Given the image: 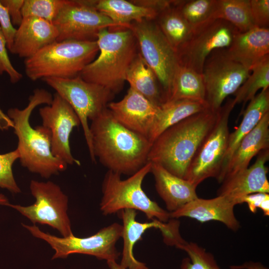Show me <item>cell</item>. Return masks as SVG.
<instances>
[{
  "instance_id": "obj_38",
  "label": "cell",
  "mask_w": 269,
  "mask_h": 269,
  "mask_svg": "<svg viewBox=\"0 0 269 269\" xmlns=\"http://www.w3.org/2000/svg\"><path fill=\"white\" fill-rule=\"evenodd\" d=\"M0 27L5 37L7 48L10 51L16 32L12 23L10 15L7 8L3 6L0 0Z\"/></svg>"
},
{
  "instance_id": "obj_42",
  "label": "cell",
  "mask_w": 269,
  "mask_h": 269,
  "mask_svg": "<svg viewBox=\"0 0 269 269\" xmlns=\"http://www.w3.org/2000/svg\"><path fill=\"white\" fill-rule=\"evenodd\" d=\"M229 269H269V268L260 262L250 261L240 265L231 266Z\"/></svg>"
},
{
  "instance_id": "obj_43",
  "label": "cell",
  "mask_w": 269,
  "mask_h": 269,
  "mask_svg": "<svg viewBox=\"0 0 269 269\" xmlns=\"http://www.w3.org/2000/svg\"><path fill=\"white\" fill-rule=\"evenodd\" d=\"M13 127L12 121L0 109V129L7 130L10 128H13Z\"/></svg>"
},
{
  "instance_id": "obj_34",
  "label": "cell",
  "mask_w": 269,
  "mask_h": 269,
  "mask_svg": "<svg viewBox=\"0 0 269 269\" xmlns=\"http://www.w3.org/2000/svg\"><path fill=\"white\" fill-rule=\"evenodd\" d=\"M67 0H24L23 18L35 17L52 23Z\"/></svg>"
},
{
  "instance_id": "obj_5",
  "label": "cell",
  "mask_w": 269,
  "mask_h": 269,
  "mask_svg": "<svg viewBox=\"0 0 269 269\" xmlns=\"http://www.w3.org/2000/svg\"><path fill=\"white\" fill-rule=\"evenodd\" d=\"M98 52L97 41H56L25 59V72L32 81L74 78L95 59Z\"/></svg>"
},
{
  "instance_id": "obj_12",
  "label": "cell",
  "mask_w": 269,
  "mask_h": 269,
  "mask_svg": "<svg viewBox=\"0 0 269 269\" xmlns=\"http://www.w3.org/2000/svg\"><path fill=\"white\" fill-rule=\"evenodd\" d=\"M95 0H69L53 21L58 35L57 41H96L103 29H121L94 6Z\"/></svg>"
},
{
  "instance_id": "obj_10",
  "label": "cell",
  "mask_w": 269,
  "mask_h": 269,
  "mask_svg": "<svg viewBox=\"0 0 269 269\" xmlns=\"http://www.w3.org/2000/svg\"><path fill=\"white\" fill-rule=\"evenodd\" d=\"M236 103L229 98L219 110L217 120L206 136L187 168L184 179L196 187L209 177L218 179L226 154L229 135V119Z\"/></svg>"
},
{
  "instance_id": "obj_36",
  "label": "cell",
  "mask_w": 269,
  "mask_h": 269,
  "mask_svg": "<svg viewBox=\"0 0 269 269\" xmlns=\"http://www.w3.org/2000/svg\"><path fill=\"white\" fill-rule=\"evenodd\" d=\"M7 45L5 37L0 27V75L6 73L12 83L19 82L22 75L13 66L7 52Z\"/></svg>"
},
{
  "instance_id": "obj_14",
  "label": "cell",
  "mask_w": 269,
  "mask_h": 269,
  "mask_svg": "<svg viewBox=\"0 0 269 269\" xmlns=\"http://www.w3.org/2000/svg\"><path fill=\"white\" fill-rule=\"evenodd\" d=\"M238 31L230 23L220 19L194 30L176 51L179 64L202 74L209 54L214 50L228 48Z\"/></svg>"
},
{
  "instance_id": "obj_9",
  "label": "cell",
  "mask_w": 269,
  "mask_h": 269,
  "mask_svg": "<svg viewBox=\"0 0 269 269\" xmlns=\"http://www.w3.org/2000/svg\"><path fill=\"white\" fill-rule=\"evenodd\" d=\"M34 237L42 239L55 251L52 259H65L73 254L93 256L99 260L116 261L120 256L116 245L121 238L122 225L117 223L100 229L96 234L87 237L80 238L74 235L59 237L45 233L35 225L22 223Z\"/></svg>"
},
{
  "instance_id": "obj_26",
  "label": "cell",
  "mask_w": 269,
  "mask_h": 269,
  "mask_svg": "<svg viewBox=\"0 0 269 269\" xmlns=\"http://www.w3.org/2000/svg\"><path fill=\"white\" fill-rule=\"evenodd\" d=\"M210 109L205 100L181 99L168 101L160 107V111L148 139L152 143L163 132L184 119Z\"/></svg>"
},
{
  "instance_id": "obj_46",
  "label": "cell",
  "mask_w": 269,
  "mask_h": 269,
  "mask_svg": "<svg viewBox=\"0 0 269 269\" xmlns=\"http://www.w3.org/2000/svg\"><path fill=\"white\" fill-rule=\"evenodd\" d=\"M9 202L7 197L2 194L0 193V205L8 206Z\"/></svg>"
},
{
  "instance_id": "obj_27",
  "label": "cell",
  "mask_w": 269,
  "mask_h": 269,
  "mask_svg": "<svg viewBox=\"0 0 269 269\" xmlns=\"http://www.w3.org/2000/svg\"><path fill=\"white\" fill-rule=\"evenodd\" d=\"M126 81L129 83L130 87L155 105L160 107L165 102L164 93L156 74L139 52L128 70Z\"/></svg>"
},
{
  "instance_id": "obj_1",
  "label": "cell",
  "mask_w": 269,
  "mask_h": 269,
  "mask_svg": "<svg viewBox=\"0 0 269 269\" xmlns=\"http://www.w3.org/2000/svg\"><path fill=\"white\" fill-rule=\"evenodd\" d=\"M90 131L94 156L108 170L131 175L147 163L148 138L121 124L108 108L92 120Z\"/></svg>"
},
{
  "instance_id": "obj_11",
  "label": "cell",
  "mask_w": 269,
  "mask_h": 269,
  "mask_svg": "<svg viewBox=\"0 0 269 269\" xmlns=\"http://www.w3.org/2000/svg\"><path fill=\"white\" fill-rule=\"evenodd\" d=\"M30 190L35 198L33 204L23 206L9 204V206L28 219L34 225H47L66 237L73 235L68 216V198L59 185L48 181L32 180Z\"/></svg>"
},
{
  "instance_id": "obj_30",
  "label": "cell",
  "mask_w": 269,
  "mask_h": 269,
  "mask_svg": "<svg viewBox=\"0 0 269 269\" xmlns=\"http://www.w3.org/2000/svg\"><path fill=\"white\" fill-rule=\"evenodd\" d=\"M216 19L227 21L240 32L255 26L252 19L250 0H218L214 14Z\"/></svg>"
},
{
  "instance_id": "obj_20",
  "label": "cell",
  "mask_w": 269,
  "mask_h": 269,
  "mask_svg": "<svg viewBox=\"0 0 269 269\" xmlns=\"http://www.w3.org/2000/svg\"><path fill=\"white\" fill-rule=\"evenodd\" d=\"M224 49L229 58L251 71L269 55V29L255 26L244 32L238 31L231 45Z\"/></svg>"
},
{
  "instance_id": "obj_41",
  "label": "cell",
  "mask_w": 269,
  "mask_h": 269,
  "mask_svg": "<svg viewBox=\"0 0 269 269\" xmlns=\"http://www.w3.org/2000/svg\"><path fill=\"white\" fill-rule=\"evenodd\" d=\"M131 1L137 5L154 9L160 13L164 9L172 5L175 0H139Z\"/></svg>"
},
{
  "instance_id": "obj_18",
  "label": "cell",
  "mask_w": 269,
  "mask_h": 269,
  "mask_svg": "<svg viewBox=\"0 0 269 269\" xmlns=\"http://www.w3.org/2000/svg\"><path fill=\"white\" fill-rule=\"evenodd\" d=\"M236 205L233 199L225 195H218L211 199L198 197L178 210L169 213L170 218L177 219L186 217L201 223L217 221L229 229L236 231L240 227V222L234 212Z\"/></svg>"
},
{
  "instance_id": "obj_13",
  "label": "cell",
  "mask_w": 269,
  "mask_h": 269,
  "mask_svg": "<svg viewBox=\"0 0 269 269\" xmlns=\"http://www.w3.org/2000/svg\"><path fill=\"white\" fill-rule=\"evenodd\" d=\"M250 74V71L229 58L225 49L213 50L203 68L205 101L209 108L218 111L224 100L234 94Z\"/></svg>"
},
{
  "instance_id": "obj_15",
  "label": "cell",
  "mask_w": 269,
  "mask_h": 269,
  "mask_svg": "<svg viewBox=\"0 0 269 269\" xmlns=\"http://www.w3.org/2000/svg\"><path fill=\"white\" fill-rule=\"evenodd\" d=\"M42 126L51 133V150L53 156L67 164L80 165L72 154L69 138L75 127L81 125L72 107L57 93L51 104L39 109Z\"/></svg>"
},
{
  "instance_id": "obj_37",
  "label": "cell",
  "mask_w": 269,
  "mask_h": 269,
  "mask_svg": "<svg viewBox=\"0 0 269 269\" xmlns=\"http://www.w3.org/2000/svg\"><path fill=\"white\" fill-rule=\"evenodd\" d=\"M250 5L255 26L269 28V0H250Z\"/></svg>"
},
{
  "instance_id": "obj_29",
  "label": "cell",
  "mask_w": 269,
  "mask_h": 269,
  "mask_svg": "<svg viewBox=\"0 0 269 269\" xmlns=\"http://www.w3.org/2000/svg\"><path fill=\"white\" fill-rule=\"evenodd\" d=\"M205 96L202 74L179 64L166 102L181 99L205 100Z\"/></svg>"
},
{
  "instance_id": "obj_35",
  "label": "cell",
  "mask_w": 269,
  "mask_h": 269,
  "mask_svg": "<svg viewBox=\"0 0 269 269\" xmlns=\"http://www.w3.org/2000/svg\"><path fill=\"white\" fill-rule=\"evenodd\" d=\"M19 158V154L16 149L6 153L0 154V188L6 189L14 194L21 192L12 170L13 164Z\"/></svg>"
},
{
  "instance_id": "obj_8",
  "label": "cell",
  "mask_w": 269,
  "mask_h": 269,
  "mask_svg": "<svg viewBox=\"0 0 269 269\" xmlns=\"http://www.w3.org/2000/svg\"><path fill=\"white\" fill-rule=\"evenodd\" d=\"M129 28L136 39L140 54L156 74L166 102L179 66L176 51L170 45L155 20L143 19L133 22L130 24Z\"/></svg>"
},
{
  "instance_id": "obj_3",
  "label": "cell",
  "mask_w": 269,
  "mask_h": 269,
  "mask_svg": "<svg viewBox=\"0 0 269 269\" xmlns=\"http://www.w3.org/2000/svg\"><path fill=\"white\" fill-rule=\"evenodd\" d=\"M52 95L43 89H36L23 109L11 108L7 116L13 123L14 133L18 139L16 149L21 165L30 172L48 178L65 170L67 164L55 157L51 150V133L43 126L33 128L29 122L32 111L41 104H51Z\"/></svg>"
},
{
  "instance_id": "obj_23",
  "label": "cell",
  "mask_w": 269,
  "mask_h": 269,
  "mask_svg": "<svg viewBox=\"0 0 269 269\" xmlns=\"http://www.w3.org/2000/svg\"><path fill=\"white\" fill-rule=\"evenodd\" d=\"M269 112V89L262 90L250 101L244 113L243 118L238 128L229 134L227 148L222 169L217 179L221 183L231 156L241 140L258 124L265 114Z\"/></svg>"
},
{
  "instance_id": "obj_17",
  "label": "cell",
  "mask_w": 269,
  "mask_h": 269,
  "mask_svg": "<svg viewBox=\"0 0 269 269\" xmlns=\"http://www.w3.org/2000/svg\"><path fill=\"white\" fill-rule=\"evenodd\" d=\"M269 159V149L261 151L252 166L225 179L221 183L218 195L227 196L239 204H242L243 198L249 194L269 193L268 168L266 166Z\"/></svg>"
},
{
  "instance_id": "obj_31",
  "label": "cell",
  "mask_w": 269,
  "mask_h": 269,
  "mask_svg": "<svg viewBox=\"0 0 269 269\" xmlns=\"http://www.w3.org/2000/svg\"><path fill=\"white\" fill-rule=\"evenodd\" d=\"M218 0H176L175 6L193 31L216 19L214 14Z\"/></svg>"
},
{
  "instance_id": "obj_44",
  "label": "cell",
  "mask_w": 269,
  "mask_h": 269,
  "mask_svg": "<svg viewBox=\"0 0 269 269\" xmlns=\"http://www.w3.org/2000/svg\"><path fill=\"white\" fill-rule=\"evenodd\" d=\"M259 208L262 210L265 216L269 215V197L265 199L261 204Z\"/></svg>"
},
{
  "instance_id": "obj_45",
  "label": "cell",
  "mask_w": 269,
  "mask_h": 269,
  "mask_svg": "<svg viewBox=\"0 0 269 269\" xmlns=\"http://www.w3.org/2000/svg\"><path fill=\"white\" fill-rule=\"evenodd\" d=\"M107 263L109 269H125L118 264L116 261H108Z\"/></svg>"
},
{
  "instance_id": "obj_39",
  "label": "cell",
  "mask_w": 269,
  "mask_h": 269,
  "mask_svg": "<svg viewBox=\"0 0 269 269\" xmlns=\"http://www.w3.org/2000/svg\"><path fill=\"white\" fill-rule=\"evenodd\" d=\"M0 2L7 8L12 24L19 26L23 18L22 7L24 0H0Z\"/></svg>"
},
{
  "instance_id": "obj_40",
  "label": "cell",
  "mask_w": 269,
  "mask_h": 269,
  "mask_svg": "<svg viewBox=\"0 0 269 269\" xmlns=\"http://www.w3.org/2000/svg\"><path fill=\"white\" fill-rule=\"evenodd\" d=\"M269 197V193H255L244 197L242 200V203H246L251 212L255 213L261 203L266 198Z\"/></svg>"
},
{
  "instance_id": "obj_24",
  "label": "cell",
  "mask_w": 269,
  "mask_h": 269,
  "mask_svg": "<svg viewBox=\"0 0 269 269\" xmlns=\"http://www.w3.org/2000/svg\"><path fill=\"white\" fill-rule=\"evenodd\" d=\"M120 212L123 221L121 237L124 241L120 266L125 269H149L144 263L134 258V247L147 229L155 228L161 230L164 227L165 223L156 219L150 222H137L135 219L136 211L133 209H126Z\"/></svg>"
},
{
  "instance_id": "obj_19",
  "label": "cell",
  "mask_w": 269,
  "mask_h": 269,
  "mask_svg": "<svg viewBox=\"0 0 269 269\" xmlns=\"http://www.w3.org/2000/svg\"><path fill=\"white\" fill-rule=\"evenodd\" d=\"M58 33L52 23L35 17H24L16 29L10 52L25 59L56 41Z\"/></svg>"
},
{
  "instance_id": "obj_32",
  "label": "cell",
  "mask_w": 269,
  "mask_h": 269,
  "mask_svg": "<svg viewBox=\"0 0 269 269\" xmlns=\"http://www.w3.org/2000/svg\"><path fill=\"white\" fill-rule=\"evenodd\" d=\"M244 83L234 94L236 103H246L251 101L260 89L266 90L269 87V55L265 57L251 70Z\"/></svg>"
},
{
  "instance_id": "obj_4",
  "label": "cell",
  "mask_w": 269,
  "mask_h": 269,
  "mask_svg": "<svg viewBox=\"0 0 269 269\" xmlns=\"http://www.w3.org/2000/svg\"><path fill=\"white\" fill-rule=\"evenodd\" d=\"M103 29L98 34L99 55L79 76L115 94L123 87L128 70L138 53V45L130 29Z\"/></svg>"
},
{
  "instance_id": "obj_25",
  "label": "cell",
  "mask_w": 269,
  "mask_h": 269,
  "mask_svg": "<svg viewBox=\"0 0 269 269\" xmlns=\"http://www.w3.org/2000/svg\"><path fill=\"white\" fill-rule=\"evenodd\" d=\"M94 6L121 29L129 28L133 22L155 20L159 14L154 9L125 0H95Z\"/></svg>"
},
{
  "instance_id": "obj_22",
  "label": "cell",
  "mask_w": 269,
  "mask_h": 269,
  "mask_svg": "<svg viewBox=\"0 0 269 269\" xmlns=\"http://www.w3.org/2000/svg\"><path fill=\"white\" fill-rule=\"evenodd\" d=\"M269 148V112L239 143L229 162L224 180L248 168L254 156Z\"/></svg>"
},
{
  "instance_id": "obj_6",
  "label": "cell",
  "mask_w": 269,
  "mask_h": 269,
  "mask_svg": "<svg viewBox=\"0 0 269 269\" xmlns=\"http://www.w3.org/2000/svg\"><path fill=\"white\" fill-rule=\"evenodd\" d=\"M151 162L147 163L126 179L111 170L105 174L102 186L100 210L104 215L113 214L126 209L143 212L148 219L163 223L168 221L169 212L151 200L142 188L143 180L150 172Z\"/></svg>"
},
{
  "instance_id": "obj_33",
  "label": "cell",
  "mask_w": 269,
  "mask_h": 269,
  "mask_svg": "<svg viewBox=\"0 0 269 269\" xmlns=\"http://www.w3.org/2000/svg\"><path fill=\"white\" fill-rule=\"evenodd\" d=\"M175 246L188 255L182 259L180 269H221L214 256L195 243L183 239Z\"/></svg>"
},
{
  "instance_id": "obj_21",
  "label": "cell",
  "mask_w": 269,
  "mask_h": 269,
  "mask_svg": "<svg viewBox=\"0 0 269 269\" xmlns=\"http://www.w3.org/2000/svg\"><path fill=\"white\" fill-rule=\"evenodd\" d=\"M150 172L154 177L156 191L169 213L198 197L197 187L172 174L160 164L151 162Z\"/></svg>"
},
{
  "instance_id": "obj_7",
  "label": "cell",
  "mask_w": 269,
  "mask_h": 269,
  "mask_svg": "<svg viewBox=\"0 0 269 269\" xmlns=\"http://www.w3.org/2000/svg\"><path fill=\"white\" fill-rule=\"evenodd\" d=\"M43 80L75 112L83 128L91 159L95 162L88 120H93L106 109L115 94L105 87L85 81L80 76L68 79L48 78Z\"/></svg>"
},
{
  "instance_id": "obj_16",
  "label": "cell",
  "mask_w": 269,
  "mask_h": 269,
  "mask_svg": "<svg viewBox=\"0 0 269 269\" xmlns=\"http://www.w3.org/2000/svg\"><path fill=\"white\" fill-rule=\"evenodd\" d=\"M107 108L121 124L148 139L160 111V107L130 87L121 100L111 102Z\"/></svg>"
},
{
  "instance_id": "obj_2",
  "label": "cell",
  "mask_w": 269,
  "mask_h": 269,
  "mask_svg": "<svg viewBox=\"0 0 269 269\" xmlns=\"http://www.w3.org/2000/svg\"><path fill=\"white\" fill-rule=\"evenodd\" d=\"M219 110L209 109L167 128L152 143L147 162L158 163L172 174L184 179L191 161L215 125Z\"/></svg>"
},
{
  "instance_id": "obj_28",
  "label": "cell",
  "mask_w": 269,
  "mask_h": 269,
  "mask_svg": "<svg viewBox=\"0 0 269 269\" xmlns=\"http://www.w3.org/2000/svg\"><path fill=\"white\" fill-rule=\"evenodd\" d=\"M176 1L161 11L155 21L170 45L176 52L189 39L193 30L175 6Z\"/></svg>"
}]
</instances>
